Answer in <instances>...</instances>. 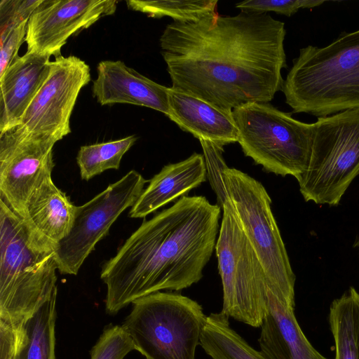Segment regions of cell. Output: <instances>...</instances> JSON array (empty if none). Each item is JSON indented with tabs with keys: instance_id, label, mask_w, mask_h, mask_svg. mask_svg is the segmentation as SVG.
I'll list each match as a JSON object with an SVG mask.
<instances>
[{
	"instance_id": "3",
	"label": "cell",
	"mask_w": 359,
	"mask_h": 359,
	"mask_svg": "<svg viewBox=\"0 0 359 359\" xmlns=\"http://www.w3.org/2000/svg\"><path fill=\"white\" fill-rule=\"evenodd\" d=\"M0 320L19 326L55 292L57 245L0 199Z\"/></svg>"
},
{
	"instance_id": "17",
	"label": "cell",
	"mask_w": 359,
	"mask_h": 359,
	"mask_svg": "<svg viewBox=\"0 0 359 359\" xmlns=\"http://www.w3.org/2000/svg\"><path fill=\"white\" fill-rule=\"evenodd\" d=\"M167 116L182 130L199 140L224 147L238 142V130L232 111L219 109L198 97L169 88Z\"/></svg>"
},
{
	"instance_id": "27",
	"label": "cell",
	"mask_w": 359,
	"mask_h": 359,
	"mask_svg": "<svg viewBox=\"0 0 359 359\" xmlns=\"http://www.w3.org/2000/svg\"><path fill=\"white\" fill-rule=\"evenodd\" d=\"M324 3L316 0H249L237 3L236 7L245 13L275 12L290 17L301 8L317 7Z\"/></svg>"
},
{
	"instance_id": "4",
	"label": "cell",
	"mask_w": 359,
	"mask_h": 359,
	"mask_svg": "<svg viewBox=\"0 0 359 359\" xmlns=\"http://www.w3.org/2000/svg\"><path fill=\"white\" fill-rule=\"evenodd\" d=\"M281 90L294 113L318 118L359 109V29L301 48Z\"/></svg>"
},
{
	"instance_id": "9",
	"label": "cell",
	"mask_w": 359,
	"mask_h": 359,
	"mask_svg": "<svg viewBox=\"0 0 359 359\" xmlns=\"http://www.w3.org/2000/svg\"><path fill=\"white\" fill-rule=\"evenodd\" d=\"M224 176L238 221L263 268L266 283L274 289L294 293L295 275L266 189L236 168L228 167Z\"/></svg>"
},
{
	"instance_id": "5",
	"label": "cell",
	"mask_w": 359,
	"mask_h": 359,
	"mask_svg": "<svg viewBox=\"0 0 359 359\" xmlns=\"http://www.w3.org/2000/svg\"><path fill=\"white\" fill-rule=\"evenodd\" d=\"M122 327L146 359H195L207 316L179 293L157 292L133 303Z\"/></svg>"
},
{
	"instance_id": "25",
	"label": "cell",
	"mask_w": 359,
	"mask_h": 359,
	"mask_svg": "<svg viewBox=\"0 0 359 359\" xmlns=\"http://www.w3.org/2000/svg\"><path fill=\"white\" fill-rule=\"evenodd\" d=\"M203 151L206 175L210 184L215 191L218 205L232 206L233 202L227 191L224 172L228 168L223 158V147L211 142L199 140Z\"/></svg>"
},
{
	"instance_id": "23",
	"label": "cell",
	"mask_w": 359,
	"mask_h": 359,
	"mask_svg": "<svg viewBox=\"0 0 359 359\" xmlns=\"http://www.w3.org/2000/svg\"><path fill=\"white\" fill-rule=\"evenodd\" d=\"M137 140L134 135L107 142L80 147L76 162L81 178L89 180L107 170H118L123 155Z\"/></svg>"
},
{
	"instance_id": "18",
	"label": "cell",
	"mask_w": 359,
	"mask_h": 359,
	"mask_svg": "<svg viewBox=\"0 0 359 359\" xmlns=\"http://www.w3.org/2000/svg\"><path fill=\"white\" fill-rule=\"evenodd\" d=\"M203 155L194 153L189 158L163 167L149 181L129 217L143 218L206 181Z\"/></svg>"
},
{
	"instance_id": "14",
	"label": "cell",
	"mask_w": 359,
	"mask_h": 359,
	"mask_svg": "<svg viewBox=\"0 0 359 359\" xmlns=\"http://www.w3.org/2000/svg\"><path fill=\"white\" fill-rule=\"evenodd\" d=\"M294 294L266 285V310L258 343L267 359H328L302 330L294 315Z\"/></svg>"
},
{
	"instance_id": "11",
	"label": "cell",
	"mask_w": 359,
	"mask_h": 359,
	"mask_svg": "<svg viewBox=\"0 0 359 359\" xmlns=\"http://www.w3.org/2000/svg\"><path fill=\"white\" fill-rule=\"evenodd\" d=\"M56 142L21 125L0 133V199L21 219L33 192L52 177Z\"/></svg>"
},
{
	"instance_id": "7",
	"label": "cell",
	"mask_w": 359,
	"mask_h": 359,
	"mask_svg": "<svg viewBox=\"0 0 359 359\" xmlns=\"http://www.w3.org/2000/svg\"><path fill=\"white\" fill-rule=\"evenodd\" d=\"M244 154L266 172L297 178L306 169L313 123L292 117L270 103L253 102L232 111Z\"/></svg>"
},
{
	"instance_id": "22",
	"label": "cell",
	"mask_w": 359,
	"mask_h": 359,
	"mask_svg": "<svg viewBox=\"0 0 359 359\" xmlns=\"http://www.w3.org/2000/svg\"><path fill=\"white\" fill-rule=\"evenodd\" d=\"M200 346L212 359H267L231 327L221 312L207 316Z\"/></svg>"
},
{
	"instance_id": "21",
	"label": "cell",
	"mask_w": 359,
	"mask_h": 359,
	"mask_svg": "<svg viewBox=\"0 0 359 359\" xmlns=\"http://www.w3.org/2000/svg\"><path fill=\"white\" fill-rule=\"evenodd\" d=\"M328 320L334 359H359V292L353 287L332 302Z\"/></svg>"
},
{
	"instance_id": "8",
	"label": "cell",
	"mask_w": 359,
	"mask_h": 359,
	"mask_svg": "<svg viewBox=\"0 0 359 359\" xmlns=\"http://www.w3.org/2000/svg\"><path fill=\"white\" fill-rule=\"evenodd\" d=\"M222 210L215 245L223 291L221 313L259 327L266 310V276L234 206H224Z\"/></svg>"
},
{
	"instance_id": "13",
	"label": "cell",
	"mask_w": 359,
	"mask_h": 359,
	"mask_svg": "<svg viewBox=\"0 0 359 359\" xmlns=\"http://www.w3.org/2000/svg\"><path fill=\"white\" fill-rule=\"evenodd\" d=\"M116 0H43L29 18L25 42L27 51L61 55L73 34L87 29L116 10Z\"/></svg>"
},
{
	"instance_id": "26",
	"label": "cell",
	"mask_w": 359,
	"mask_h": 359,
	"mask_svg": "<svg viewBox=\"0 0 359 359\" xmlns=\"http://www.w3.org/2000/svg\"><path fill=\"white\" fill-rule=\"evenodd\" d=\"M135 350L134 344L121 325H109L90 351V359H124Z\"/></svg>"
},
{
	"instance_id": "20",
	"label": "cell",
	"mask_w": 359,
	"mask_h": 359,
	"mask_svg": "<svg viewBox=\"0 0 359 359\" xmlns=\"http://www.w3.org/2000/svg\"><path fill=\"white\" fill-rule=\"evenodd\" d=\"M57 294V290L20 325L15 359H56Z\"/></svg>"
},
{
	"instance_id": "15",
	"label": "cell",
	"mask_w": 359,
	"mask_h": 359,
	"mask_svg": "<svg viewBox=\"0 0 359 359\" xmlns=\"http://www.w3.org/2000/svg\"><path fill=\"white\" fill-rule=\"evenodd\" d=\"M97 73L93 95L100 104H130L168 115L169 88L143 76L121 60L101 61Z\"/></svg>"
},
{
	"instance_id": "12",
	"label": "cell",
	"mask_w": 359,
	"mask_h": 359,
	"mask_svg": "<svg viewBox=\"0 0 359 359\" xmlns=\"http://www.w3.org/2000/svg\"><path fill=\"white\" fill-rule=\"evenodd\" d=\"M90 80V68L85 61L74 55L55 57L20 125L32 133L61 140L71 133L70 117L75 103Z\"/></svg>"
},
{
	"instance_id": "10",
	"label": "cell",
	"mask_w": 359,
	"mask_h": 359,
	"mask_svg": "<svg viewBox=\"0 0 359 359\" xmlns=\"http://www.w3.org/2000/svg\"><path fill=\"white\" fill-rule=\"evenodd\" d=\"M148 181L132 170L86 203L76 206L69 233L57 245V270L76 275L96 244L109 232L114 222L133 207Z\"/></svg>"
},
{
	"instance_id": "1",
	"label": "cell",
	"mask_w": 359,
	"mask_h": 359,
	"mask_svg": "<svg viewBox=\"0 0 359 359\" xmlns=\"http://www.w3.org/2000/svg\"><path fill=\"white\" fill-rule=\"evenodd\" d=\"M285 34L269 13H217L168 25L159 43L172 88L233 111L269 102L282 90Z\"/></svg>"
},
{
	"instance_id": "24",
	"label": "cell",
	"mask_w": 359,
	"mask_h": 359,
	"mask_svg": "<svg viewBox=\"0 0 359 359\" xmlns=\"http://www.w3.org/2000/svg\"><path fill=\"white\" fill-rule=\"evenodd\" d=\"M128 7L151 18H172L174 22H196L217 13V0L142 1L128 0Z\"/></svg>"
},
{
	"instance_id": "16",
	"label": "cell",
	"mask_w": 359,
	"mask_h": 359,
	"mask_svg": "<svg viewBox=\"0 0 359 359\" xmlns=\"http://www.w3.org/2000/svg\"><path fill=\"white\" fill-rule=\"evenodd\" d=\"M50 55L27 51L0 75V133L20 124L50 69Z\"/></svg>"
},
{
	"instance_id": "29",
	"label": "cell",
	"mask_w": 359,
	"mask_h": 359,
	"mask_svg": "<svg viewBox=\"0 0 359 359\" xmlns=\"http://www.w3.org/2000/svg\"><path fill=\"white\" fill-rule=\"evenodd\" d=\"M28 21L17 25L7 34L0 36V75L13 60L18 56V50L25 41Z\"/></svg>"
},
{
	"instance_id": "6",
	"label": "cell",
	"mask_w": 359,
	"mask_h": 359,
	"mask_svg": "<svg viewBox=\"0 0 359 359\" xmlns=\"http://www.w3.org/2000/svg\"><path fill=\"white\" fill-rule=\"evenodd\" d=\"M359 175V109L318 117L307 166L296 180L305 201L337 206Z\"/></svg>"
},
{
	"instance_id": "19",
	"label": "cell",
	"mask_w": 359,
	"mask_h": 359,
	"mask_svg": "<svg viewBox=\"0 0 359 359\" xmlns=\"http://www.w3.org/2000/svg\"><path fill=\"white\" fill-rule=\"evenodd\" d=\"M76 208L50 177L29 198L22 219L32 230L57 245L72 229Z\"/></svg>"
},
{
	"instance_id": "28",
	"label": "cell",
	"mask_w": 359,
	"mask_h": 359,
	"mask_svg": "<svg viewBox=\"0 0 359 359\" xmlns=\"http://www.w3.org/2000/svg\"><path fill=\"white\" fill-rule=\"evenodd\" d=\"M43 0H1L0 36L22 22L28 21Z\"/></svg>"
},
{
	"instance_id": "2",
	"label": "cell",
	"mask_w": 359,
	"mask_h": 359,
	"mask_svg": "<svg viewBox=\"0 0 359 359\" xmlns=\"http://www.w3.org/2000/svg\"><path fill=\"white\" fill-rule=\"evenodd\" d=\"M221 208L183 196L144 221L102 266L105 309L114 315L134 301L198 283L217 243Z\"/></svg>"
}]
</instances>
